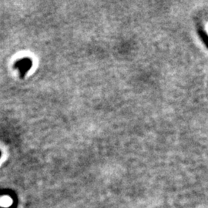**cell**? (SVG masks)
Instances as JSON below:
<instances>
[{"label":"cell","instance_id":"1","mask_svg":"<svg viewBox=\"0 0 208 208\" xmlns=\"http://www.w3.org/2000/svg\"><path fill=\"white\" fill-rule=\"evenodd\" d=\"M16 66L19 67V70H21V73L22 75H24V73L26 72V70H29V60L27 59H24V60H21L18 63H16Z\"/></svg>","mask_w":208,"mask_h":208}]
</instances>
